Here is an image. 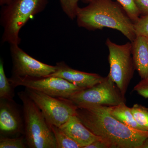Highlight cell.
<instances>
[{
  "label": "cell",
  "mask_w": 148,
  "mask_h": 148,
  "mask_svg": "<svg viewBox=\"0 0 148 148\" xmlns=\"http://www.w3.org/2000/svg\"><path fill=\"white\" fill-rule=\"evenodd\" d=\"M28 147L24 135L17 137L0 136L1 148H26ZM29 148V147H28Z\"/></svg>",
  "instance_id": "cell-18"
},
{
  "label": "cell",
  "mask_w": 148,
  "mask_h": 148,
  "mask_svg": "<svg viewBox=\"0 0 148 148\" xmlns=\"http://www.w3.org/2000/svg\"><path fill=\"white\" fill-rule=\"evenodd\" d=\"M110 106L78 107L76 115L88 129L102 138L110 148H140L148 131L133 129L111 114Z\"/></svg>",
  "instance_id": "cell-1"
},
{
  "label": "cell",
  "mask_w": 148,
  "mask_h": 148,
  "mask_svg": "<svg viewBox=\"0 0 148 148\" xmlns=\"http://www.w3.org/2000/svg\"><path fill=\"white\" fill-rule=\"evenodd\" d=\"M134 90L144 98H148V79H142L134 87Z\"/></svg>",
  "instance_id": "cell-22"
},
{
  "label": "cell",
  "mask_w": 148,
  "mask_h": 148,
  "mask_svg": "<svg viewBox=\"0 0 148 148\" xmlns=\"http://www.w3.org/2000/svg\"><path fill=\"white\" fill-rule=\"evenodd\" d=\"M64 13L70 19L76 18L77 12L79 8L78 3L80 1L89 3L91 0H59Z\"/></svg>",
  "instance_id": "cell-19"
},
{
  "label": "cell",
  "mask_w": 148,
  "mask_h": 148,
  "mask_svg": "<svg viewBox=\"0 0 148 148\" xmlns=\"http://www.w3.org/2000/svg\"><path fill=\"white\" fill-rule=\"evenodd\" d=\"M17 95L23 103L24 136L28 147L57 148L51 125L42 112L25 90L18 92Z\"/></svg>",
  "instance_id": "cell-4"
},
{
  "label": "cell",
  "mask_w": 148,
  "mask_h": 148,
  "mask_svg": "<svg viewBox=\"0 0 148 148\" xmlns=\"http://www.w3.org/2000/svg\"><path fill=\"white\" fill-rule=\"evenodd\" d=\"M12 1V0H0V5L3 6L8 4Z\"/></svg>",
  "instance_id": "cell-25"
},
{
  "label": "cell",
  "mask_w": 148,
  "mask_h": 148,
  "mask_svg": "<svg viewBox=\"0 0 148 148\" xmlns=\"http://www.w3.org/2000/svg\"><path fill=\"white\" fill-rule=\"evenodd\" d=\"M140 148H148V138L144 141Z\"/></svg>",
  "instance_id": "cell-26"
},
{
  "label": "cell",
  "mask_w": 148,
  "mask_h": 148,
  "mask_svg": "<svg viewBox=\"0 0 148 148\" xmlns=\"http://www.w3.org/2000/svg\"><path fill=\"white\" fill-rule=\"evenodd\" d=\"M48 0H12L3 6L0 22L3 28L2 42L18 45L19 32L30 18L45 8Z\"/></svg>",
  "instance_id": "cell-3"
},
{
  "label": "cell",
  "mask_w": 148,
  "mask_h": 148,
  "mask_svg": "<svg viewBox=\"0 0 148 148\" xmlns=\"http://www.w3.org/2000/svg\"><path fill=\"white\" fill-rule=\"evenodd\" d=\"M109 108L111 114L122 123L133 129L146 131L138 124L133 116L131 108H128L125 103L110 106Z\"/></svg>",
  "instance_id": "cell-14"
},
{
  "label": "cell",
  "mask_w": 148,
  "mask_h": 148,
  "mask_svg": "<svg viewBox=\"0 0 148 148\" xmlns=\"http://www.w3.org/2000/svg\"><path fill=\"white\" fill-rule=\"evenodd\" d=\"M25 91L50 125L60 127L76 115L78 107L68 98L50 96L27 88Z\"/></svg>",
  "instance_id": "cell-7"
},
{
  "label": "cell",
  "mask_w": 148,
  "mask_h": 148,
  "mask_svg": "<svg viewBox=\"0 0 148 148\" xmlns=\"http://www.w3.org/2000/svg\"><path fill=\"white\" fill-rule=\"evenodd\" d=\"M131 112L136 121L141 127L148 131V108L139 104H135L131 108Z\"/></svg>",
  "instance_id": "cell-17"
},
{
  "label": "cell",
  "mask_w": 148,
  "mask_h": 148,
  "mask_svg": "<svg viewBox=\"0 0 148 148\" xmlns=\"http://www.w3.org/2000/svg\"><path fill=\"white\" fill-rule=\"evenodd\" d=\"M24 133L23 107L14 100L0 99V136L13 138Z\"/></svg>",
  "instance_id": "cell-10"
},
{
  "label": "cell",
  "mask_w": 148,
  "mask_h": 148,
  "mask_svg": "<svg viewBox=\"0 0 148 148\" xmlns=\"http://www.w3.org/2000/svg\"><path fill=\"white\" fill-rule=\"evenodd\" d=\"M106 44L109 51L110 70L108 76L125 95L135 70L132 54V42L119 45L108 38Z\"/></svg>",
  "instance_id": "cell-5"
},
{
  "label": "cell",
  "mask_w": 148,
  "mask_h": 148,
  "mask_svg": "<svg viewBox=\"0 0 148 148\" xmlns=\"http://www.w3.org/2000/svg\"><path fill=\"white\" fill-rule=\"evenodd\" d=\"M56 66L55 72L46 77L61 78L82 88L92 87L101 82L105 78L98 74L80 71L72 69L64 61L58 62Z\"/></svg>",
  "instance_id": "cell-11"
},
{
  "label": "cell",
  "mask_w": 148,
  "mask_h": 148,
  "mask_svg": "<svg viewBox=\"0 0 148 148\" xmlns=\"http://www.w3.org/2000/svg\"><path fill=\"white\" fill-rule=\"evenodd\" d=\"M10 51L12 63L11 77H40L49 75L56 70V66L36 60L21 49L18 45H11Z\"/></svg>",
  "instance_id": "cell-9"
},
{
  "label": "cell",
  "mask_w": 148,
  "mask_h": 148,
  "mask_svg": "<svg viewBox=\"0 0 148 148\" xmlns=\"http://www.w3.org/2000/svg\"><path fill=\"white\" fill-rule=\"evenodd\" d=\"M84 148H110L108 145L103 140H97L85 147Z\"/></svg>",
  "instance_id": "cell-24"
},
{
  "label": "cell",
  "mask_w": 148,
  "mask_h": 148,
  "mask_svg": "<svg viewBox=\"0 0 148 148\" xmlns=\"http://www.w3.org/2000/svg\"><path fill=\"white\" fill-rule=\"evenodd\" d=\"M132 42V54L135 70L142 79H148V38L137 36Z\"/></svg>",
  "instance_id": "cell-13"
},
{
  "label": "cell",
  "mask_w": 148,
  "mask_h": 148,
  "mask_svg": "<svg viewBox=\"0 0 148 148\" xmlns=\"http://www.w3.org/2000/svg\"><path fill=\"white\" fill-rule=\"evenodd\" d=\"M51 127L55 137L57 148H82L76 142L69 137L60 127L51 125Z\"/></svg>",
  "instance_id": "cell-16"
},
{
  "label": "cell",
  "mask_w": 148,
  "mask_h": 148,
  "mask_svg": "<svg viewBox=\"0 0 148 148\" xmlns=\"http://www.w3.org/2000/svg\"><path fill=\"white\" fill-rule=\"evenodd\" d=\"M68 99L78 107L88 106H113L125 102V95L108 76L98 84L79 90Z\"/></svg>",
  "instance_id": "cell-6"
},
{
  "label": "cell",
  "mask_w": 148,
  "mask_h": 148,
  "mask_svg": "<svg viewBox=\"0 0 148 148\" xmlns=\"http://www.w3.org/2000/svg\"><path fill=\"white\" fill-rule=\"evenodd\" d=\"M77 12V24L89 31L108 28L121 32L131 42L137 37L134 23L123 8L112 0H91Z\"/></svg>",
  "instance_id": "cell-2"
},
{
  "label": "cell",
  "mask_w": 148,
  "mask_h": 148,
  "mask_svg": "<svg viewBox=\"0 0 148 148\" xmlns=\"http://www.w3.org/2000/svg\"><path fill=\"white\" fill-rule=\"evenodd\" d=\"M140 14V16L148 14V0H135Z\"/></svg>",
  "instance_id": "cell-23"
},
{
  "label": "cell",
  "mask_w": 148,
  "mask_h": 148,
  "mask_svg": "<svg viewBox=\"0 0 148 148\" xmlns=\"http://www.w3.org/2000/svg\"><path fill=\"white\" fill-rule=\"evenodd\" d=\"M127 12L134 24L140 17V14L135 0H116Z\"/></svg>",
  "instance_id": "cell-20"
},
{
  "label": "cell",
  "mask_w": 148,
  "mask_h": 148,
  "mask_svg": "<svg viewBox=\"0 0 148 148\" xmlns=\"http://www.w3.org/2000/svg\"><path fill=\"white\" fill-rule=\"evenodd\" d=\"M134 26L137 36H144L148 38V14L140 16Z\"/></svg>",
  "instance_id": "cell-21"
},
{
  "label": "cell",
  "mask_w": 148,
  "mask_h": 148,
  "mask_svg": "<svg viewBox=\"0 0 148 148\" xmlns=\"http://www.w3.org/2000/svg\"><path fill=\"white\" fill-rule=\"evenodd\" d=\"M9 79L14 88L21 86L47 95L61 98H69L76 92L84 89L58 77H11Z\"/></svg>",
  "instance_id": "cell-8"
},
{
  "label": "cell",
  "mask_w": 148,
  "mask_h": 148,
  "mask_svg": "<svg viewBox=\"0 0 148 148\" xmlns=\"http://www.w3.org/2000/svg\"><path fill=\"white\" fill-rule=\"evenodd\" d=\"M59 127L82 148H84L95 141L102 140L88 129L76 115L72 116Z\"/></svg>",
  "instance_id": "cell-12"
},
{
  "label": "cell",
  "mask_w": 148,
  "mask_h": 148,
  "mask_svg": "<svg viewBox=\"0 0 148 148\" xmlns=\"http://www.w3.org/2000/svg\"><path fill=\"white\" fill-rule=\"evenodd\" d=\"M14 88L6 76L3 62L0 60V99L13 100L14 96Z\"/></svg>",
  "instance_id": "cell-15"
}]
</instances>
